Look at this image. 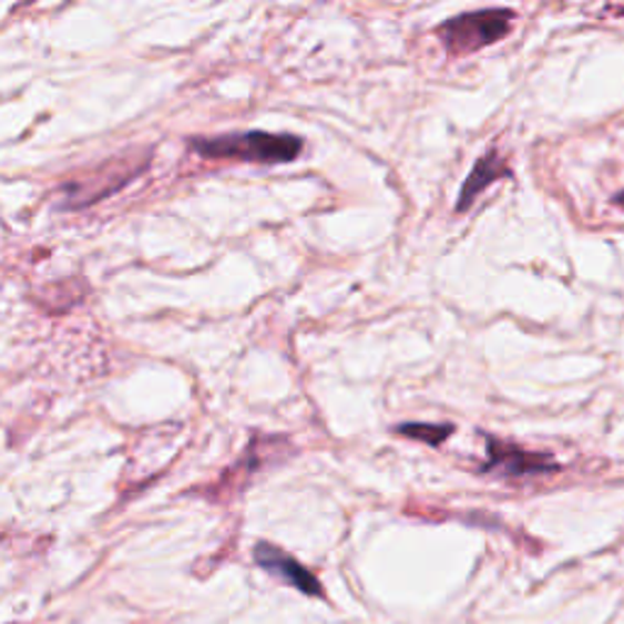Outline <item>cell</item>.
I'll return each instance as SVG.
<instances>
[{
	"mask_svg": "<svg viewBox=\"0 0 624 624\" xmlns=\"http://www.w3.org/2000/svg\"><path fill=\"white\" fill-rule=\"evenodd\" d=\"M512 20H515V12L508 8L461 12L439 24L437 34L451 57H467L503 40L512 30Z\"/></svg>",
	"mask_w": 624,
	"mask_h": 624,
	"instance_id": "obj_2",
	"label": "cell"
},
{
	"mask_svg": "<svg viewBox=\"0 0 624 624\" xmlns=\"http://www.w3.org/2000/svg\"><path fill=\"white\" fill-rule=\"evenodd\" d=\"M254 559L264 571H268L272 576L293 585V589L300 591L303 595H310V597H323L325 595V589L320 585V581H317L303 564H298V561L293 559L290 554L280 552L278 546L266 544V542L256 544Z\"/></svg>",
	"mask_w": 624,
	"mask_h": 624,
	"instance_id": "obj_5",
	"label": "cell"
},
{
	"mask_svg": "<svg viewBox=\"0 0 624 624\" xmlns=\"http://www.w3.org/2000/svg\"><path fill=\"white\" fill-rule=\"evenodd\" d=\"M503 178H512V171L505 162V156L500 154L498 150L485 152L479 162L473 164L471 174L463 181V186L459 191V201H457V213H467L469 207L479 201V195L488 188L493 186L495 181H503Z\"/></svg>",
	"mask_w": 624,
	"mask_h": 624,
	"instance_id": "obj_6",
	"label": "cell"
},
{
	"mask_svg": "<svg viewBox=\"0 0 624 624\" xmlns=\"http://www.w3.org/2000/svg\"><path fill=\"white\" fill-rule=\"evenodd\" d=\"M146 162H150V156H140V154L110 158V162L98 166L91 176H81L71 183V186L67 188L71 205H89V203L105 198L108 193H105L103 183H108L110 193H113L115 188H122L127 181L137 176L140 171L146 166Z\"/></svg>",
	"mask_w": 624,
	"mask_h": 624,
	"instance_id": "obj_3",
	"label": "cell"
},
{
	"mask_svg": "<svg viewBox=\"0 0 624 624\" xmlns=\"http://www.w3.org/2000/svg\"><path fill=\"white\" fill-rule=\"evenodd\" d=\"M617 16H624V8H617Z\"/></svg>",
	"mask_w": 624,
	"mask_h": 624,
	"instance_id": "obj_8",
	"label": "cell"
},
{
	"mask_svg": "<svg viewBox=\"0 0 624 624\" xmlns=\"http://www.w3.org/2000/svg\"><path fill=\"white\" fill-rule=\"evenodd\" d=\"M488 442V461L481 471L485 473H500L512 475V479H522V475H536V473H554L559 471V463L552 454H540V451H528L515 444H508L503 439L485 437Z\"/></svg>",
	"mask_w": 624,
	"mask_h": 624,
	"instance_id": "obj_4",
	"label": "cell"
},
{
	"mask_svg": "<svg viewBox=\"0 0 624 624\" xmlns=\"http://www.w3.org/2000/svg\"><path fill=\"white\" fill-rule=\"evenodd\" d=\"M396 434H402L415 442H424L430 447L444 444L447 439L454 434V424H430V422H406L396 427Z\"/></svg>",
	"mask_w": 624,
	"mask_h": 624,
	"instance_id": "obj_7",
	"label": "cell"
},
{
	"mask_svg": "<svg viewBox=\"0 0 624 624\" xmlns=\"http://www.w3.org/2000/svg\"><path fill=\"white\" fill-rule=\"evenodd\" d=\"M191 146L205 158H227V162L249 164H288L303 152V140L296 134L244 132L223 134L211 140H191Z\"/></svg>",
	"mask_w": 624,
	"mask_h": 624,
	"instance_id": "obj_1",
	"label": "cell"
}]
</instances>
